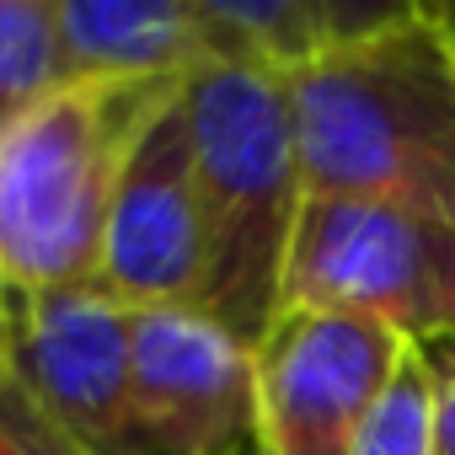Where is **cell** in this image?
Wrapping results in <instances>:
<instances>
[{"label": "cell", "instance_id": "obj_1", "mask_svg": "<svg viewBox=\"0 0 455 455\" xmlns=\"http://www.w3.org/2000/svg\"><path fill=\"white\" fill-rule=\"evenodd\" d=\"M306 198H375L455 225V33L439 6L284 81Z\"/></svg>", "mask_w": 455, "mask_h": 455}, {"label": "cell", "instance_id": "obj_2", "mask_svg": "<svg viewBox=\"0 0 455 455\" xmlns=\"http://www.w3.org/2000/svg\"><path fill=\"white\" fill-rule=\"evenodd\" d=\"M182 113L209 236L198 311L258 348L284 311V263L306 204L290 97L263 70L198 65L182 81Z\"/></svg>", "mask_w": 455, "mask_h": 455}, {"label": "cell", "instance_id": "obj_3", "mask_svg": "<svg viewBox=\"0 0 455 455\" xmlns=\"http://www.w3.org/2000/svg\"><path fill=\"white\" fill-rule=\"evenodd\" d=\"M182 81H65L0 134V274L12 295L92 284L118 172Z\"/></svg>", "mask_w": 455, "mask_h": 455}, {"label": "cell", "instance_id": "obj_4", "mask_svg": "<svg viewBox=\"0 0 455 455\" xmlns=\"http://www.w3.org/2000/svg\"><path fill=\"white\" fill-rule=\"evenodd\" d=\"M338 311L402 343L455 332V225L407 204L306 198L284 263V311Z\"/></svg>", "mask_w": 455, "mask_h": 455}, {"label": "cell", "instance_id": "obj_5", "mask_svg": "<svg viewBox=\"0 0 455 455\" xmlns=\"http://www.w3.org/2000/svg\"><path fill=\"white\" fill-rule=\"evenodd\" d=\"M252 450V348L193 306L129 311V455Z\"/></svg>", "mask_w": 455, "mask_h": 455}, {"label": "cell", "instance_id": "obj_6", "mask_svg": "<svg viewBox=\"0 0 455 455\" xmlns=\"http://www.w3.org/2000/svg\"><path fill=\"white\" fill-rule=\"evenodd\" d=\"M407 343L338 311H279L252 348L258 455H348Z\"/></svg>", "mask_w": 455, "mask_h": 455}, {"label": "cell", "instance_id": "obj_7", "mask_svg": "<svg viewBox=\"0 0 455 455\" xmlns=\"http://www.w3.org/2000/svg\"><path fill=\"white\" fill-rule=\"evenodd\" d=\"M204 198L198 161L182 113V92L140 129L102 225V252L92 284L129 311L193 306L204 295Z\"/></svg>", "mask_w": 455, "mask_h": 455}, {"label": "cell", "instance_id": "obj_8", "mask_svg": "<svg viewBox=\"0 0 455 455\" xmlns=\"http://www.w3.org/2000/svg\"><path fill=\"white\" fill-rule=\"evenodd\" d=\"M12 375L86 455H129V306L97 284L17 295Z\"/></svg>", "mask_w": 455, "mask_h": 455}, {"label": "cell", "instance_id": "obj_9", "mask_svg": "<svg viewBox=\"0 0 455 455\" xmlns=\"http://www.w3.org/2000/svg\"><path fill=\"white\" fill-rule=\"evenodd\" d=\"M193 12L209 65H242L290 81L306 65L391 28L407 0H193Z\"/></svg>", "mask_w": 455, "mask_h": 455}, {"label": "cell", "instance_id": "obj_10", "mask_svg": "<svg viewBox=\"0 0 455 455\" xmlns=\"http://www.w3.org/2000/svg\"><path fill=\"white\" fill-rule=\"evenodd\" d=\"M70 81H188L204 60L193 0H54Z\"/></svg>", "mask_w": 455, "mask_h": 455}, {"label": "cell", "instance_id": "obj_11", "mask_svg": "<svg viewBox=\"0 0 455 455\" xmlns=\"http://www.w3.org/2000/svg\"><path fill=\"white\" fill-rule=\"evenodd\" d=\"M70 81L54 0H0V134Z\"/></svg>", "mask_w": 455, "mask_h": 455}, {"label": "cell", "instance_id": "obj_12", "mask_svg": "<svg viewBox=\"0 0 455 455\" xmlns=\"http://www.w3.org/2000/svg\"><path fill=\"white\" fill-rule=\"evenodd\" d=\"M348 455H434V386L412 343L359 423Z\"/></svg>", "mask_w": 455, "mask_h": 455}, {"label": "cell", "instance_id": "obj_13", "mask_svg": "<svg viewBox=\"0 0 455 455\" xmlns=\"http://www.w3.org/2000/svg\"><path fill=\"white\" fill-rule=\"evenodd\" d=\"M0 455H86L33 396L17 375L0 380Z\"/></svg>", "mask_w": 455, "mask_h": 455}, {"label": "cell", "instance_id": "obj_14", "mask_svg": "<svg viewBox=\"0 0 455 455\" xmlns=\"http://www.w3.org/2000/svg\"><path fill=\"white\" fill-rule=\"evenodd\" d=\"M428 386H434V455H455V332L434 343H412Z\"/></svg>", "mask_w": 455, "mask_h": 455}, {"label": "cell", "instance_id": "obj_15", "mask_svg": "<svg viewBox=\"0 0 455 455\" xmlns=\"http://www.w3.org/2000/svg\"><path fill=\"white\" fill-rule=\"evenodd\" d=\"M12 359H17V295L0 300V380L12 375Z\"/></svg>", "mask_w": 455, "mask_h": 455}, {"label": "cell", "instance_id": "obj_16", "mask_svg": "<svg viewBox=\"0 0 455 455\" xmlns=\"http://www.w3.org/2000/svg\"><path fill=\"white\" fill-rule=\"evenodd\" d=\"M439 17H444V28L455 33V0H444V6H439Z\"/></svg>", "mask_w": 455, "mask_h": 455}, {"label": "cell", "instance_id": "obj_17", "mask_svg": "<svg viewBox=\"0 0 455 455\" xmlns=\"http://www.w3.org/2000/svg\"><path fill=\"white\" fill-rule=\"evenodd\" d=\"M6 295H12V284H6V274H0V300H6Z\"/></svg>", "mask_w": 455, "mask_h": 455}, {"label": "cell", "instance_id": "obj_18", "mask_svg": "<svg viewBox=\"0 0 455 455\" xmlns=\"http://www.w3.org/2000/svg\"><path fill=\"white\" fill-rule=\"evenodd\" d=\"M252 455H258V450H252Z\"/></svg>", "mask_w": 455, "mask_h": 455}]
</instances>
